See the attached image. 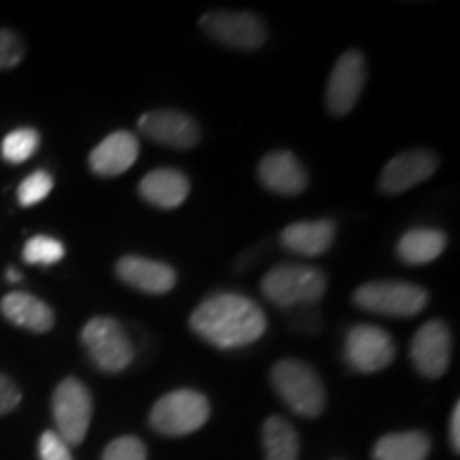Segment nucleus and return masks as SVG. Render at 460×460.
Segmentation results:
<instances>
[{
  "label": "nucleus",
  "mask_w": 460,
  "mask_h": 460,
  "mask_svg": "<svg viewBox=\"0 0 460 460\" xmlns=\"http://www.w3.org/2000/svg\"><path fill=\"white\" fill-rule=\"evenodd\" d=\"M394 341L384 329L358 324L345 337V360L358 373H376L386 369L394 360Z\"/></svg>",
  "instance_id": "obj_9"
},
{
  "label": "nucleus",
  "mask_w": 460,
  "mask_h": 460,
  "mask_svg": "<svg viewBox=\"0 0 460 460\" xmlns=\"http://www.w3.org/2000/svg\"><path fill=\"white\" fill-rule=\"evenodd\" d=\"M39 458L41 460H73L71 447L58 437L56 430H45L39 439Z\"/></svg>",
  "instance_id": "obj_28"
},
{
  "label": "nucleus",
  "mask_w": 460,
  "mask_h": 460,
  "mask_svg": "<svg viewBox=\"0 0 460 460\" xmlns=\"http://www.w3.org/2000/svg\"><path fill=\"white\" fill-rule=\"evenodd\" d=\"M0 312L11 324L32 332H48L54 329L56 322L49 305L28 292H9L0 301Z\"/></svg>",
  "instance_id": "obj_17"
},
{
  "label": "nucleus",
  "mask_w": 460,
  "mask_h": 460,
  "mask_svg": "<svg viewBox=\"0 0 460 460\" xmlns=\"http://www.w3.org/2000/svg\"><path fill=\"white\" fill-rule=\"evenodd\" d=\"M139 158V141L132 132L118 130L102 139L90 154V169L101 177L122 175Z\"/></svg>",
  "instance_id": "obj_15"
},
{
  "label": "nucleus",
  "mask_w": 460,
  "mask_h": 460,
  "mask_svg": "<svg viewBox=\"0 0 460 460\" xmlns=\"http://www.w3.org/2000/svg\"><path fill=\"white\" fill-rule=\"evenodd\" d=\"M190 329L216 348L234 349L258 341L267 331V318L252 298L224 292L194 309Z\"/></svg>",
  "instance_id": "obj_1"
},
{
  "label": "nucleus",
  "mask_w": 460,
  "mask_h": 460,
  "mask_svg": "<svg viewBox=\"0 0 460 460\" xmlns=\"http://www.w3.org/2000/svg\"><path fill=\"white\" fill-rule=\"evenodd\" d=\"M39 143H41V135L31 126H24V128H15L4 137L0 154H3L4 163L22 164L37 154Z\"/></svg>",
  "instance_id": "obj_23"
},
{
  "label": "nucleus",
  "mask_w": 460,
  "mask_h": 460,
  "mask_svg": "<svg viewBox=\"0 0 460 460\" xmlns=\"http://www.w3.org/2000/svg\"><path fill=\"white\" fill-rule=\"evenodd\" d=\"M326 292V278L307 264H279L264 275L262 295L278 307L312 305Z\"/></svg>",
  "instance_id": "obj_3"
},
{
  "label": "nucleus",
  "mask_w": 460,
  "mask_h": 460,
  "mask_svg": "<svg viewBox=\"0 0 460 460\" xmlns=\"http://www.w3.org/2000/svg\"><path fill=\"white\" fill-rule=\"evenodd\" d=\"M335 222L331 220L290 224L281 233V245L301 256H320L335 241Z\"/></svg>",
  "instance_id": "obj_19"
},
{
  "label": "nucleus",
  "mask_w": 460,
  "mask_h": 460,
  "mask_svg": "<svg viewBox=\"0 0 460 460\" xmlns=\"http://www.w3.org/2000/svg\"><path fill=\"white\" fill-rule=\"evenodd\" d=\"M102 460H147V450L139 437L124 435L105 447Z\"/></svg>",
  "instance_id": "obj_26"
},
{
  "label": "nucleus",
  "mask_w": 460,
  "mask_h": 460,
  "mask_svg": "<svg viewBox=\"0 0 460 460\" xmlns=\"http://www.w3.org/2000/svg\"><path fill=\"white\" fill-rule=\"evenodd\" d=\"M452 356V332L441 320L420 326L411 341V360L424 377H441Z\"/></svg>",
  "instance_id": "obj_11"
},
{
  "label": "nucleus",
  "mask_w": 460,
  "mask_h": 460,
  "mask_svg": "<svg viewBox=\"0 0 460 460\" xmlns=\"http://www.w3.org/2000/svg\"><path fill=\"white\" fill-rule=\"evenodd\" d=\"M430 439L427 433L410 430V433H393L377 441L373 458L376 460H427Z\"/></svg>",
  "instance_id": "obj_21"
},
{
  "label": "nucleus",
  "mask_w": 460,
  "mask_h": 460,
  "mask_svg": "<svg viewBox=\"0 0 460 460\" xmlns=\"http://www.w3.org/2000/svg\"><path fill=\"white\" fill-rule=\"evenodd\" d=\"M82 343L92 362L105 373L124 371L135 358V348L122 324L109 315H96L84 326Z\"/></svg>",
  "instance_id": "obj_4"
},
{
  "label": "nucleus",
  "mask_w": 460,
  "mask_h": 460,
  "mask_svg": "<svg viewBox=\"0 0 460 460\" xmlns=\"http://www.w3.org/2000/svg\"><path fill=\"white\" fill-rule=\"evenodd\" d=\"M262 444L267 460H298V435L284 418L271 416L264 422Z\"/></svg>",
  "instance_id": "obj_22"
},
{
  "label": "nucleus",
  "mask_w": 460,
  "mask_h": 460,
  "mask_svg": "<svg viewBox=\"0 0 460 460\" xmlns=\"http://www.w3.org/2000/svg\"><path fill=\"white\" fill-rule=\"evenodd\" d=\"M437 171V156L427 149L402 152L386 164L379 177V190L386 194H401L427 181Z\"/></svg>",
  "instance_id": "obj_13"
},
{
  "label": "nucleus",
  "mask_w": 460,
  "mask_h": 460,
  "mask_svg": "<svg viewBox=\"0 0 460 460\" xmlns=\"http://www.w3.org/2000/svg\"><path fill=\"white\" fill-rule=\"evenodd\" d=\"M7 279L11 281V284H15V281H22V273L15 271V269H9V271H7Z\"/></svg>",
  "instance_id": "obj_31"
},
{
  "label": "nucleus",
  "mask_w": 460,
  "mask_h": 460,
  "mask_svg": "<svg viewBox=\"0 0 460 460\" xmlns=\"http://www.w3.org/2000/svg\"><path fill=\"white\" fill-rule=\"evenodd\" d=\"M139 128L147 139L175 149H190L199 143V126L181 111L163 109L141 115Z\"/></svg>",
  "instance_id": "obj_12"
},
{
  "label": "nucleus",
  "mask_w": 460,
  "mask_h": 460,
  "mask_svg": "<svg viewBox=\"0 0 460 460\" xmlns=\"http://www.w3.org/2000/svg\"><path fill=\"white\" fill-rule=\"evenodd\" d=\"M22 402V390L17 388L13 379L0 373V416L13 411Z\"/></svg>",
  "instance_id": "obj_29"
},
{
  "label": "nucleus",
  "mask_w": 460,
  "mask_h": 460,
  "mask_svg": "<svg viewBox=\"0 0 460 460\" xmlns=\"http://www.w3.org/2000/svg\"><path fill=\"white\" fill-rule=\"evenodd\" d=\"M271 382L278 394L292 411L315 418L326 407V390L318 373L301 360H281L273 367Z\"/></svg>",
  "instance_id": "obj_2"
},
{
  "label": "nucleus",
  "mask_w": 460,
  "mask_h": 460,
  "mask_svg": "<svg viewBox=\"0 0 460 460\" xmlns=\"http://www.w3.org/2000/svg\"><path fill=\"white\" fill-rule=\"evenodd\" d=\"M258 177L262 186L275 194L295 197L307 188V172H305L301 160L290 152H271L261 160Z\"/></svg>",
  "instance_id": "obj_16"
},
{
  "label": "nucleus",
  "mask_w": 460,
  "mask_h": 460,
  "mask_svg": "<svg viewBox=\"0 0 460 460\" xmlns=\"http://www.w3.org/2000/svg\"><path fill=\"white\" fill-rule=\"evenodd\" d=\"M447 237L437 228H413L399 241V258L407 264H429L446 250Z\"/></svg>",
  "instance_id": "obj_20"
},
{
  "label": "nucleus",
  "mask_w": 460,
  "mask_h": 460,
  "mask_svg": "<svg viewBox=\"0 0 460 460\" xmlns=\"http://www.w3.org/2000/svg\"><path fill=\"white\" fill-rule=\"evenodd\" d=\"M450 444L454 450H460V405H454L452 418H450Z\"/></svg>",
  "instance_id": "obj_30"
},
{
  "label": "nucleus",
  "mask_w": 460,
  "mask_h": 460,
  "mask_svg": "<svg viewBox=\"0 0 460 460\" xmlns=\"http://www.w3.org/2000/svg\"><path fill=\"white\" fill-rule=\"evenodd\" d=\"M26 54V45L9 28H0V71H7L22 62Z\"/></svg>",
  "instance_id": "obj_27"
},
{
  "label": "nucleus",
  "mask_w": 460,
  "mask_h": 460,
  "mask_svg": "<svg viewBox=\"0 0 460 460\" xmlns=\"http://www.w3.org/2000/svg\"><path fill=\"white\" fill-rule=\"evenodd\" d=\"M367 79L365 56L360 51H345L332 68L326 85V107L332 115H348L358 102Z\"/></svg>",
  "instance_id": "obj_10"
},
{
  "label": "nucleus",
  "mask_w": 460,
  "mask_h": 460,
  "mask_svg": "<svg viewBox=\"0 0 460 460\" xmlns=\"http://www.w3.org/2000/svg\"><path fill=\"white\" fill-rule=\"evenodd\" d=\"M54 190V177L48 171H34L17 188V200L22 207H34L43 203Z\"/></svg>",
  "instance_id": "obj_25"
},
{
  "label": "nucleus",
  "mask_w": 460,
  "mask_h": 460,
  "mask_svg": "<svg viewBox=\"0 0 460 460\" xmlns=\"http://www.w3.org/2000/svg\"><path fill=\"white\" fill-rule=\"evenodd\" d=\"M51 411H54L58 437L68 447L82 444L92 420V394L85 384L75 377L62 379L51 399Z\"/></svg>",
  "instance_id": "obj_7"
},
{
  "label": "nucleus",
  "mask_w": 460,
  "mask_h": 460,
  "mask_svg": "<svg viewBox=\"0 0 460 460\" xmlns=\"http://www.w3.org/2000/svg\"><path fill=\"white\" fill-rule=\"evenodd\" d=\"M22 256H24L28 264L49 267V264L60 262L65 258V245L54 237H48V234H37V237L26 241L24 254Z\"/></svg>",
  "instance_id": "obj_24"
},
{
  "label": "nucleus",
  "mask_w": 460,
  "mask_h": 460,
  "mask_svg": "<svg viewBox=\"0 0 460 460\" xmlns=\"http://www.w3.org/2000/svg\"><path fill=\"white\" fill-rule=\"evenodd\" d=\"M354 303L371 314L411 318L427 307L429 295L407 281H369L354 292Z\"/></svg>",
  "instance_id": "obj_6"
},
{
  "label": "nucleus",
  "mask_w": 460,
  "mask_h": 460,
  "mask_svg": "<svg viewBox=\"0 0 460 460\" xmlns=\"http://www.w3.org/2000/svg\"><path fill=\"white\" fill-rule=\"evenodd\" d=\"M118 278L147 295H164L175 288L177 273L166 262L149 261L143 256H124L115 267Z\"/></svg>",
  "instance_id": "obj_14"
},
{
  "label": "nucleus",
  "mask_w": 460,
  "mask_h": 460,
  "mask_svg": "<svg viewBox=\"0 0 460 460\" xmlns=\"http://www.w3.org/2000/svg\"><path fill=\"white\" fill-rule=\"evenodd\" d=\"M200 26L211 39L234 49H258L267 39L261 17L245 11H209Z\"/></svg>",
  "instance_id": "obj_8"
},
{
  "label": "nucleus",
  "mask_w": 460,
  "mask_h": 460,
  "mask_svg": "<svg viewBox=\"0 0 460 460\" xmlns=\"http://www.w3.org/2000/svg\"><path fill=\"white\" fill-rule=\"evenodd\" d=\"M188 192V177L175 169L152 171L139 183L141 199L160 207V209H175V207H180L186 200Z\"/></svg>",
  "instance_id": "obj_18"
},
{
  "label": "nucleus",
  "mask_w": 460,
  "mask_h": 460,
  "mask_svg": "<svg viewBox=\"0 0 460 460\" xmlns=\"http://www.w3.org/2000/svg\"><path fill=\"white\" fill-rule=\"evenodd\" d=\"M209 418V401L197 390H175L156 401L149 424L160 435L181 437L199 430Z\"/></svg>",
  "instance_id": "obj_5"
}]
</instances>
